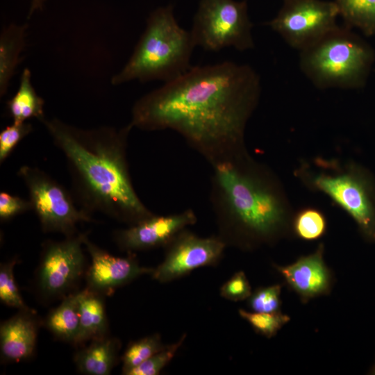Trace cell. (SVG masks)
<instances>
[{
  "label": "cell",
  "mask_w": 375,
  "mask_h": 375,
  "mask_svg": "<svg viewBox=\"0 0 375 375\" xmlns=\"http://www.w3.org/2000/svg\"><path fill=\"white\" fill-rule=\"evenodd\" d=\"M260 94L259 76L247 65L192 67L138 99L130 124L176 131L211 165L247 151L245 128Z\"/></svg>",
  "instance_id": "1"
},
{
  "label": "cell",
  "mask_w": 375,
  "mask_h": 375,
  "mask_svg": "<svg viewBox=\"0 0 375 375\" xmlns=\"http://www.w3.org/2000/svg\"><path fill=\"white\" fill-rule=\"evenodd\" d=\"M62 152L81 209L100 212L130 226L154 215L132 183L126 158L128 124L120 129L79 128L58 119L41 122Z\"/></svg>",
  "instance_id": "2"
},
{
  "label": "cell",
  "mask_w": 375,
  "mask_h": 375,
  "mask_svg": "<svg viewBox=\"0 0 375 375\" xmlns=\"http://www.w3.org/2000/svg\"><path fill=\"white\" fill-rule=\"evenodd\" d=\"M210 201L217 236L242 251L271 246L291 234L294 211L283 185L247 151L211 165Z\"/></svg>",
  "instance_id": "3"
},
{
  "label": "cell",
  "mask_w": 375,
  "mask_h": 375,
  "mask_svg": "<svg viewBox=\"0 0 375 375\" xmlns=\"http://www.w3.org/2000/svg\"><path fill=\"white\" fill-rule=\"evenodd\" d=\"M194 47L191 33L177 23L172 6L159 7L149 15L131 56L111 83L172 81L192 67L190 60Z\"/></svg>",
  "instance_id": "4"
},
{
  "label": "cell",
  "mask_w": 375,
  "mask_h": 375,
  "mask_svg": "<svg viewBox=\"0 0 375 375\" xmlns=\"http://www.w3.org/2000/svg\"><path fill=\"white\" fill-rule=\"evenodd\" d=\"M294 174L310 191L327 196L366 242L375 243V177L369 170L353 161L317 156L301 160Z\"/></svg>",
  "instance_id": "5"
},
{
  "label": "cell",
  "mask_w": 375,
  "mask_h": 375,
  "mask_svg": "<svg viewBox=\"0 0 375 375\" xmlns=\"http://www.w3.org/2000/svg\"><path fill=\"white\" fill-rule=\"evenodd\" d=\"M349 29L337 26L301 51V68L317 87L356 88L365 82L374 53Z\"/></svg>",
  "instance_id": "6"
},
{
  "label": "cell",
  "mask_w": 375,
  "mask_h": 375,
  "mask_svg": "<svg viewBox=\"0 0 375 375\" xmlns=\"http://www.w3.org/2000/svg\"><path fill=\"white\" fill-rule=\"evenodd\" d=\"M246 1L201 0L190 31L195 46L217 51L254 47Z\"/></svg>",
  "instance_id": "7"
},
{
  "label": "cell",
  "mask_w": 375,
  "mask_h": 375,
  "mask_svg": "<svg viewBox=\"0 0 375 375\" xmlns=\"http://www.w3.org/2000/svg\"><path fill=\"white\" fill-rule=\"evenodd\" d=\"M29 194L31 209L44 232L75 235L76 226L92 222L91 215L74 204L71 194L58 182L37 167H22L18 172Z\"/></svg>",
  "instance_id": "8"
},
{
  "label": "cell",
  "mask_w": 375,
  "mask_h": 375,
  "mask_svg": "<svg viewBox=\"0 0 375 375\" xmlns=\"http://www.w3.org/2000/svg\"><path fill=\"white\" fill-rule=\"evenodd\" d=\"M335 1L283 0L277 15L267 24L293 48L302 51L337 26Z\"/></svg>",
  "instance_id": "9"
},
{
  "label": "cell",
  "mask_w": 375,
  "mask_h": 375,
  "mask_svg": "<svg viewBox=\"0 0 375 375\" xmlns=\"http://www.w3.org/2000/svg\"><path fill=\"white\" fill-rule=\"evenodd\" d=\"M83 233L44 244L37 270L36 288L47 300L65 297L84 273Z\"/></svg>",
  "instance_id": "10"
},
{
  "label": "cell",
  "mask_w": 375,
  "mask_h": 375,
  "mask_svg": "<svg viewBox=\"0 0 375 375\" xmlns=\"http://www.w3.org/2000/svg\"><path fill=\"white\" fill-rule=\"evenodd\" d=\"M226 247L217 235L203 238L185 228L164 247V259L153 268L151 275L158 282L167 283L196 269L215 266L221 260Z\"/></svg>",
  "instance_id": "11"
},
{
  "label": "cell",
  "mask_w": 375,
  "mask_h": 375,
  "mask_svg": "<svg viewBox=\"0 0 375 375\" xmlns=\"http://www.w3.org/2000/svg\"><path fill=\"white\" fill-rule=\"evenodd\" d=\"M197 221L192 209L168 215H154L127 228L117 231L114 239L119 249L128 253L165 247L180 232Z\"/></svg>",
  "instance_id": "12"
},
{
  "label": "cell",
  "mask_w": 375,
  "mask_h": 375,
  "mask_svg": "<svg viewBox=\"0 0 375 375\" xmlns=\"http://www.w3.org/2000/svg\"><path fill=\"white\" fill-rule=\"evenodd\" d=\"M83 242L92 264L86 272L87 288L101 294H109L137 278L151 274L153 268L141 266L133 253L126 257L112 256L92 242L83 233Z\"/></svg>",
  "instance_id": "13"
},
{
  "label": "cell",
  "mask_w": 375,
  "mask_h": 375,
  "mask_svg": "<svg viewBox=\"0 0 375 375\" xmlns=\"http://www.w3.org/2000/svg\"><path fill=\"white\" fill-rule=\"evenodd\" d=\"M324 253V245L320 243L314 252L299 257L291 264L273 265L303 303L331 292L333 276L325 262Z\"/></svg>",
  "instance_id": "14"
},
{
  "label": "cell",
  "mask_w": 375,
  "mask_h": 375,
  "mask_svg": "<svg viewBox=\"0 0 375 375\" xmlns=\"http://www.w3.org/2000/svg\"><path fill=\"white\" fill-rule=\"evenodd\" d=\"M38 321L31 310L19 312L0 326L1 360L20 362L31 358L35 349Z\"/></svg>",
  "instance_id": "15"
},
{
  "label": "cell",
  "mask_w": 375,
  "mask_h": 375,
  "mask_svg": "<svg viewBox=\"0 0 375 375\" xmlns=\"http://www.w3.org/2000/svg\"><path fill=\"white\" fill-rule=\"evenodd\" d=\"M103 296L87 288L78 292L80 323L74 345L108 335V322Z\"/></svg>",
  "instance_id": "16"
},
{
  "label": "cell",
  "mask_w": 375,
  "mask_h": 375,
  "mask_svg": "<svg viewBox=\"0 0 375 375\" xmlns=\"http://www.w3.org/2000/svg\"><path fill=\"white\" fill-rule=\"evenodd\" d=\"M121 347L119 340L108 335L92 340L78 350L74 361L79 372L88 375H108L115 366Z\"/></svg>",
  "instance_id": "17"
},
{
  "label": "cell",
  "mask_w": 375,
  "mask_h": 375,
  "mask_svg": "<svg viewBox=\"0 0 375 375\" xmlns=\"http://www.w3.org/2000/svg\"><path fill=\"white\" fill-rule=\"evenodd\" d=\"M26 24H11L0 34V95L9 88L26 44Z\"/></svg>",
  "instance_id": "18"
},
{
  "label": "cell",
  "mask_w": 375,
  "mask_h": 375,
  "mask_svg": "<svg viewBox=\"0 0 375 375\" xmlns=\"http://www.w3.org/2000/svg\"><path fill=\"white\" fill-rule=\"evenodd\" d=\"M44 105L43 99L38 94L32 84L30 69L24 68L18 89L7 103L10 116L15 122H24L30 118H37L42 122L45 118Z\"/></svg>",
  "instance_id": "19"
},
{
  "label": "cell",
  "mask_w": 375,
  "mask_h": 375,
  "mask_svg": "<svg viewBox=\"0 0 375 375\" xmlns=\"http://www.w3.org/2000/svg\"><path fill=\"white\" fill-rule=\"evenodd\" d=\"M78 292L63 298L60 304L49 312L45 327L58 339L74 344L79 329Z\"/></svg>",
  "instance_id": "20"
},
{
  "label": "cell",
  "mask_w": 375,
  "mask_h": 375,
  "mask_svg": "<svg viewBox=\"0 0 375 375\" xmlns=\"http://www.w3.org/2000/svg\"><path fill=\"white\" fill-rule=\"evenodd\" d=\"M345 26L357 28L364 34L375 35V0H335Z\"/></svg>",
  "instance_id": "21"
},
{
  "label": "cell",
  "mask_w": 375,
  "mask_h": 375,
  "mask_svg": "<svg viewBox=\"0 0 375 375\" xmlns=\"http://www.w3.org/2000/svg\"><path fill=\"white\" fill-rule=\"evenodd\" d=\"M327 228L326 217L318 208L304 206L294 212L291 233L295 238L306 242L316 241L325 235Z\"/></svg>",
  "instance_id": "22"
},
{
  "label": "cell",
  "mask_w": 375,
  "mask_h": 375,
  "mask_svg": "<svg viewBox=\"0 0 375 375\" xmlns=\"http://www.w3.org/2000/svg\"><path fill=\"white\" fill-rule=\"evenodd\" d=\"M166 345L158 333H154L131 342L124 351L122 361V374H125L138 366Z\"/></svg>",
  "instance_id": "23"
},
{
  "label": "cell",
  "mask_w": 375,
  "mask_h": 375,
  "mask_svg": "<svg viewBox=\"0 0 375 375\" xmlns=\"http://www.w3.org/2000/svg\"><path fill=\"white\" fill-rule=\"evenodd\" d=\"M238 313L241 318L250 324L256 333L267 338L276 335L278 331L290 320V317L282 313L281 311L258 312L239 309Z\"/></svg>",
  "instance_id": "24"
},
{
  "label": "cell",
  "mask_w": 375,
  "mask_h": 375,
  "mask_svg": "<svg viewBox=\"0 0 375 375\" xmlns=\"http://www.w3.org/2000/svg\"><path fill=\"white\" fill-rule=\"evenodd\" d=\"M17 261L14 258L0 265V301L19 310H31L24 303L15 280L13 270Z\"/></svg>",
  "instance_id": "25"
},
{
  "label": "cell",
  "mask_w": 375,
  "mask_h": 375,
  "mask_svg": "<svg viewBox=\"0 0 375 375\" xmlns=\"http://www.w3.org/2000/svg\"><path fill=\"white\" fill-rule=\"evenodd\" d=\"M186 334L174 343L166 345L162 349L153 354L144 362L128 371L126 375H158L174 358L182 346Z\"/></svg>",
  "instance_id": "26"
},
{
  "label": "cell",
  "mask_w": 375,
  "mask_h": 375,
  "mask_svg": "<svg viewBox=\"0 0 375 375\" xmlns=\"http://www.w3.org/2000/svg\"><path fill=\"white\" fill-rule=\"evenodd\" d=\"M281 285L274 284L260 287L252 292L247 299L251 311L258 312H277L281 311Z\"/></svg>",
  "instance_id": "27"
},
{
  "label": "cell",
  "mask_w": 375,
  "mask_h": 375,
  "mask_svg": "<svg viewBox=\"0 0 375 375\" xmlns=\"http://www.w3.org/2000/svg\"><path fill=\"white\" fill-rule=\"evenodd\" d=\"M32 131L29 123L15 122L7 126L0 133V161L2 162L16 145Z\"/></svg>",
  "instance_id": "28"
},
{
  "label": "cell",
  "mask_w": 375,
  "mask_h": 375,
  "mask_svg": "<svg viewBox=\"0 0 375 375\" xmlns=\"http://www.w3.org/2000/svg\"><path fill=\"white\" fill-rule=\"evenodd\" d=\"M252 292L250 283L243 271L236 272L219 290L222 297L235 302L247 299Z\"/></svg>",
  "instance_id": "29"
},
{
  "label": "cell",
  "mask_w": 375,
  "mask_h": 375,
  "mask_svg": "<svg viewBox=\"0 0 375 375\" xmlns=\"http://www.w3.org/2000/svg\"><path fill=\"white\" fill-rule=\"evenodd\" d=\"M30 209H31V205L29 201L12 196L5 192L0 193V218L1 220H8Z\"/></svg>",
  "instance_id": "30"
},
{
  "label": "cell",
  "mask_w": 375,
  "mask_h": 375,
  "mask_svg": "<svg viewBox=\"0 0 375 375\" xmlns=\"http://www.w3.org/2000/svg\"><path fill=\"white\" fill-rule=\"evenodd\" d=\"M47 0H31L28 17H31L35 12L41 10Z\"/></svg>",
  "instance_id": "31"
},
{
  "label": "cell",
  "mask_w": 375,
  "mask_h": 375,
  "mask_svg": "<svg viewBox=\"0 0 375 375\" xmlns=\"http://www.w3.org/2000/svg\"><path fill=\"white\" fill-rule=\"evenodd\" d=\"M369 374L375 375V363L372 367V368H371V369L369 371Z\"/></svg>",
  "instance_id": "32"
}]
</instances>
